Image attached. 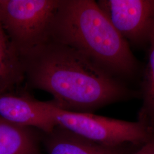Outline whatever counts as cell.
<instances>
[{
    "label": "cell",
    "instance_id": "obj_1",
    "mask_svg": "<svg viewBox=\"0 0 154 154\" xmlns=\"http://www.w3.org/2000/svg\"><path fill=\"white\" fill-rule=\"evenodd\" d=\"M22 61L28 86L50 94L51 102L62 110L93 113L134 95L119 78L51 40Z\"/></svg>",
    "mask_w": 154,
    "mask_h": 154
},
{
    "label": "cell",
    "instance_id": "obj_2",
    "mask_svg": "<svg viewBox=\"0 0 154 154\" xmlns=\"http://www.w3.org/2000/svg\"><path fill=\"white\" fill-rule=\"evenodd\" d=\"M50 40L66 45L116 77H132L138 62L128 42L93 0H61Z\"/></svg>",
    "mask_w": 154,
    "mask_h": 154
},
{
    "label": "cell",
    "instance_id": "obj_3",
    "mask_svg": "<svg viewBox=\"0 0 154 154\" xmlns=\"http://www.w3.org/2000/svg\"><path fill=\"white\" fill-rule=\"evenodd\" d=\"M39 105L55 123L77 135L109 147H141L154 138V131L140 122L116 119L93 113L62 110L51 101Z\"/></svg>",
    "mask_w": 154,
    "mask_h": 154
},
{
    "label": "cell",
    "instance_id": "obj_4",
    "mask_svg": "<svg viewBox=\"0 0 154 154\" xmlns=\"http://www.w3.org/2000/svg\"><path fill=\"white\" fill-rule=\"evenodd\" d=\"M61 0H0V22L23 58L50 41Z\"/></svg>",
    "mask_w": 154,
    "mask_h": 154
},
{
    "label": "cell",
    "instance_id": "obj_5",
    "mask_svg": "<svg viewBox=\"0 0 154 154\" xmlns=\"http://www.w3.org/2000/svg\"><path fill=\"white\" fill-rule=\"evenodd\" d=\"M97 2L127 41L135 45L149 44L154 25V0H100Z\"/></svg>",
    "mask_w": 154,
    "mask_h": 154
},
{
    "label": "cell",
    "instance_id": "obj_6",
    "mask_svg": "<svg viewBox=\"0 0 154 154\" xmlns=\"http://www.w3.org/2000/svg\"><path fill=\"white\" fill-rule=\"evenodd\" d=\"M0 116L7 121L35 128L44 134L51 132L56 126L39 100L25 91L0 93Z\"/></svg>",
    "mask_w": 154,
    "mask_h": 154
},
{
    "label": "cell",
    "instance_id": "obj_7",
    "mask_svg": "<svg viewBox=\"0 0 154 154\" xmlns=\"http://www.w3.org/2000/svg\"><path fill=\"white\" fill-rule=\"evenodd\" d=\"M44 135L46 154H130L127 146H103L58 126Z\"/></svg>",
    "mask_w": 154,
    "mask_h": 154
},
{
    "label": "cell",
    "instance_id": "obj_8",
    "mask_svg": "<svg viewBox=\"0 0 154 154\" xmlns=\"http://www.w3.org/2000/svg\"><path fill=\"white\" fill-rule=\"evenodd\" d=\"M38 131L0 116V154H40Z\"/></svg>",
    "mask_w": 154,
    "mask_h": 154
},
{
    "label": "cell",
    "instance_id": "obj_9",
    "mask_svg": "<svg viewBox=\"0 0 154 154\" xmlns=\"http://www.w3.org/2000/svg\"><path fill=\"white\" fill-rule=\"evenodd\" d=\"M25 80L22 58L0 22V93L13 91Z\"/></svg>",
    "mask_w": 154,
    "mask_h": 154
},
{
    "label": "cell",
    "instance_id": "obj_10",
    "mask_svg": "<svg viewBox=\"0 0 154 154\" xmlns=\"http://www.w3.org/2000/svg\"><path fill=\"white\" fill-rule=\"evenodd\" d=\"M149 58L142 85L143 103L138 121L154 131V25L149 39Z\"/></svg>",
    "mask_w": 154,
    "mask_h": 154
},
{
    "label": "cell",
    "instance_id": "obj_11",
    "mask_svg": "<svg viewBox=\"0 0 154 154\" xmlns=\"http://www.w3.org/2000/svg\"><path fill=\"white\" fill-rule=\"evenodd\" d=\"M154 138L145 144L139 147L136 151L130 154H149L154 144Z\"/></svg>",
    "mask_w": 154,
    "mask_h": 154
},
{
    "label": "cell",
    "instance_id": "obj_12",
    "mask_svg": "<svg viewBox=\"0 0 154 154\" xmlns=\"http://www.w3.org/2000/svg\"><path fill=\"white\" fill-rule=\"evenodd\" d=\"M149 154H154V144H153V146H152V148L151 149L150 152Z\"/></svg>",
    "mask_w": 154,
    "mask_h": 154
}]
</instances>
